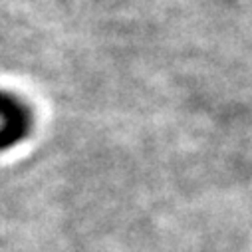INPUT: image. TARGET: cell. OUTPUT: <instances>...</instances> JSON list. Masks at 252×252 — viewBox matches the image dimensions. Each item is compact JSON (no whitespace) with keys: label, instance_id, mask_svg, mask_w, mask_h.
<instances>
[{"label":"cell","instance_id":"cell-1","mask_svg":"<svg viewBox=\"0 0 252 252\" xmlns=\"http://www.w3.org/2000/svg\"><path fill=\"white\" fill-rule=\"evenodd\" d=\"M34 125L32 109L24 99L0 92V153L24 141Z\"/></svg>","mask_w":252,"mask_h":252}]
</instances>
